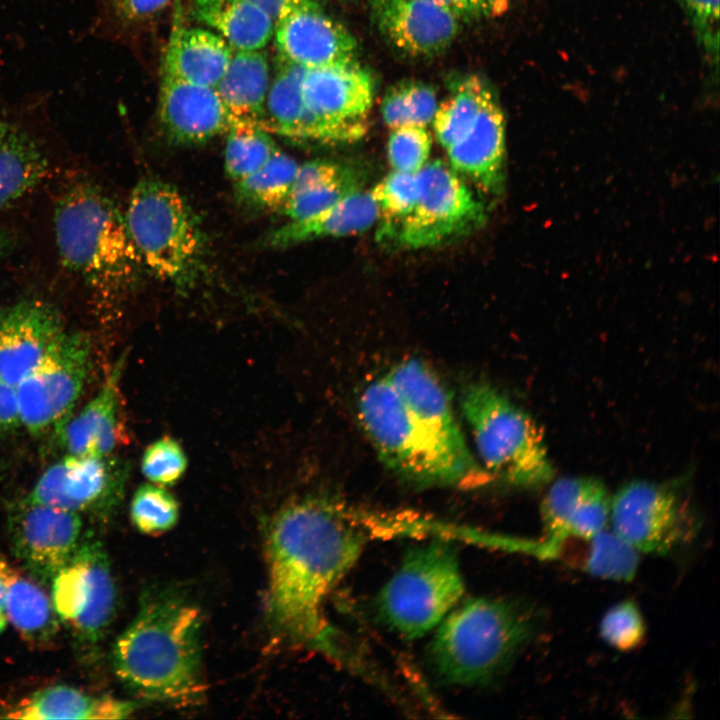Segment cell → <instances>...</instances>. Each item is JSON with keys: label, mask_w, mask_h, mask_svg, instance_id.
<instances>
[{"label": "cell", "mask_w": 720, "mask_h": 720, "mask_svg": "<svg viewBox=\"0 0 720 720\" xmlns=\"http://www.w3.org/2000/svg\"><path fill=\"white\" fill-rule=\"evenodd\" d=\"M9 545L23 570L37 582H51L82 538L80 514L29 502L13 504L7 518Z\"/></svg>", "instance_id": "2e32d148"}, {"label": "cell", "mask_w": 720, "mask_h": 720, "mask_svg": "<svg viewBox=\"0 0 720 720\" xmlns=\"http://www.w3.org/2000/svg\"><path fill=\"white\" fill-rule=\"evenodd\" d=\"M281 60L270 82L257 126L270 134L314 141V131L303 96L306 67Z\"/></svg>", "instance_id": "f546056e"}, {"label": "cell", "mask_w": 720, "mask_h": 720, "mask_svg": "<svg viewBox=\"0 0 720 720\" xmlns=\"http://www.w3.org/2000/svg\"><path fill=\"white\" fill-rule=\"evenodd\" d=\"M375 23L390 44L411 56H431L454 40L459 19L427 0H369Z\"/></svg>", "instance_id": "ffe728a7"}, {"label": "cell", "mask_w": 720, "mask_h": 720, "mask_svg": "<svg viewBox=\"0 0 720 720\" xmlns=\"http://www.w3.org/2000/svg\"><path fill=\"white\" fill-rule=\"evenodd\" d=\"M7 616L5 611V601L2 587L0 585V633L4 630L7 624Z\"/></svg>", "instance_id": "681fc988"}, {"label": "cell", "mask_w": 720, "mask_h": 720, "mask_svg": "<svg viewBox=\"0 0 720 720\" xmlns=\"http://www.w3.org/2000/svg\"><path fill=\"white\" fill-rule=\"evenodd\" d=\"M173 0H103L109 14L120 24L132 26L159 15Z\"/></svg>", "instance_id": "ee69618b"}, {"label": "cell", "mask_w": 720, "mask_h": 720, "mask_svg": "<svg viewBox=\"0 0 720 720\" xmlns=\"http://www.w3.org/2000/svg\"><path fill=\"white\" fill-rule=\"evenodd\" d=\"M460 406L482 467L493 477L533 488L550 482L554 469L534 419L484 381L466 384Z\"/></svg>", "instance_id": "8992f818"}, {"label": "cell", "mask_w": 720, "mask_h": 720, "mask_svg": "<svg viewBox=\"0 0 720 720\" xmlns=\"http://www.w3.org/2000/svg\"><path fill=\"white\" fill-rule=\"evenodd\" d=\"M10 244V238L8 233L0 228V256H2L5 251L8 249V246Z\"/></svg>", "instance_id": "f907efd6"}, {"label": "cell", "mask_w": 720, "mask_h": 720, "mask_svg": "<svg viewBox=\"0 0 720 720\" xmlns=\"http://www.w3.org/2000/svg\"><path fill=\"white\" fill-rule=\"evenodd\" d=\"M611 529L638 552L666 554L690 539L693 524L677 492L645 480L626 483L611 497Z\"/></svg>", "instance_id": "5bb4252c"}, {"label": "cell", "mask_w": 720, "mask_h": 720, "mask_svg": "<svg viewBox=\"0 0 720 720\" xmlns=\"http://www.w3.org/2000/svg\"><path fill=\"white\" fill-rule=\"evenodd\" d=\"M122 360L113 368L98 393L56 431L65 455L110 456L120 437L118 383Z\"/></svg>", "instance_id": "603a6c76"}, {"label": "cell", "mask_w": 720, "mask_h": 720, "mask_svg": "<svg viewBox=\"0 0 720 720\" xmlns=\"http://www.w3.org/2000/svg\"><path fill=\"white\" fill-rule=\"evenodd\" d=\"M686 15L705 59L717 68L719 59V0H676Z\"/></svg>", "instance_id": "7bdbcfd3"}, {"label": "cell", "mask_w": 720, "mask_h": 720, "mask_svg": "<svg viewBox=\"0 0 720 720\" xmlns=\"http://www.w3.org/2000/svg\"><path fill=\"white\" fill-rule=\"evenodd\" d=\"M126 464L110 456L65 455L49 466L24 498L77 514L110 515L119 505Z\"/></svg>", "instance_id": "9a60e30c"}, {"label": "cell", "mask_w": 720, "mask_h": 720, "mask_svg": "<svg viewBox=\"0 0 720 720\" xmlns=\"http://www.w3.org/2000/svg\"><path fill=\"white\" fill-rule=\"evenodd\" d=\"M646 625L638 605L625 600L611 607L600 622V636L611 647L629 651L640 646Z\"/></svg>", "instance_id": "b9f144b4"}, {"label": "cell", "mask_w": 720, "mask_h": 720, "mask_svg": "<svg viewBox=\"0 0 720 720\" xmlns=\"http://www.w3.org/2000/svg\"><path fill=\"white\" fill-rule=\"evenodd\" d=\"M194 16L233 50H259L274 34V21L247 0H192Z\"/></svg>", "instance_id": "4dcf8cb0"}, {"label": "cell", "mask_w": 720, "mask_h": 720, "mask_svg": "<svg viewBox=\"0 0 720 720\" xmlns=\"http://www.w3.org/2000/svg\"><path fill=\"white\" fill-rule=\"evenodd\" d=\"M349 168L327 160L306 162L299 165L290 193L334 181Z\"/></svg>", "instance_id": "bcb514c9"}, {"label": "cell", "mask_w": 720, "mask_h": 720, "mask_svg": "<svg viewBox=\"0 0 720 720\" xmlns=\"http://www.w3.org/2000/svg\"><path fill=\"white\" fill-rule=\"evenodd\" d=\"M159 117L169 139L179 145L207 143L231 127L215 88L190 83L163 72Z\"/></svg>", "instance_id": "44dd1931"}, {"label": "cell", "mask_w": 720, "mask_h": 720, "mask_svg": "<svg viewBox=\"0 0 720 720\" xmlns=\"http://www.w3.org/2000/svg\"><path fill=\"white\" fill-rule=\"evenodd\" d=\"M265 12L276 24L297 0H247Z\"/></svg>", "instance_id": "c3c4849f"}, {"label": "cell", "mask_w": 720, "mask_h": 720, "mask_svg": "<svg viewBox=\"0 0 720 720\" xmlns=\"http://www.w3.org/2000/svg\"><path fill=\"white\" fill-rule=\"evenodd\" d=\"M65 330L47 302L29 299L0 308V379L16 386Z\"/></svg>", "instance_id": "ac0fdd59"}, {"label": "cell", "mask_w": 720, "mask_h": 720, "mask_svg": "<svg viewBox=\"0 0 720 720\" xmlns=\"http://www.w3.org/2000/svg\"><path fill=\"white\" fill-rule=\"evenodd\" d=\"M22 426L16 386L0 379V434Z\"/></svg>", "instance_id": "7dc6e473"}, {"label": "cell", "mask_w": 720, "mask_h": 720, "mask_svg": "<svg viewBox=\"0 0 720 720\" xmlns=\"http://www.w3.org/2000/svg\"><path fill=\"white\" fill-rule=\"evenodd\" d=\"M266 52L234 50L228 68L214 87L231 121L257 125L270 84Z\"/></svg>", "instance_id": "f1b7e54d"}, {"label": "cell", "mask_w": 720, "mask_h": 720, "mask_svg": "<svg viewBox=\"0 0 720 720\" xmlns=\"http://www.w3.org/2000/svg\"><path fill=\"white\" fill-rule=\"evenodd\" d=\"M280 59L306 68L356 61L357 42L315 0H297L275 24Z\"/></svg>", "instance_id": "e0dca14e"}, {"label": "cell", "mask_w": 720, "mask_h": 720, "mask_svg": "<svg viewBox=\"0 0 720 720\" xmlns=\"http://www.w3.org/2000/svg\"><path fill=\"white\" fill-rule=\"evenodd\" d=\"M233 51L212 31L199 27L176 29L167 48L163 72L214 88L226 72Z\"/></svg>", "instance_id": "4316f807"}, {"label": "cell", "mask_w": 720, "mask_h": 720, "mask_svg": "<svg viewBox=\"0 0 720 720\" xmlns=\"http://www.w3.org/2000/svg\"><path fill=\"white\" fill-rule=\"evenodd\" d=\"M577 566L584 572L607 580L631 581L638 570V551L612 529L607 528L584 541Z\"/></svg>", "instance_id": "d6a6232c"}, {"label": "cell", "mask_w": 720, "mask_h": 720, "mask_svg": "<svg viewBox=\"0 0 720 720\" xmlns=\"http://www.w3.org/2000/svg\"><path fill=\"white\" fill-rule=\"evenodd\" d=\"M279 150L270 133L251 123H234L227 131L224 167L239 182L266 164Z\"/></svg>", "instance_id": "e575fe53"}, {"label": "cell", "mask_w": 720, "mask_h": 720, "mask_svg": "<svg viewBox=\"0 0 720 720\" xmlns=\"http://www.w3.org/2000/svg\"><path fill=\"white\" fill-rule=\"evenodd\" d=\"M372 519L320 494L289 500L272 514L265 529L266 616L280 640L336 656L324 604L359 559Z\"/></svg>", "instance_id": "6da1fadb"}, {"label": "cell", "mask_w": 720, "mask_h": 720, "mask_svg": "<svg viewBox=\"0 0 720 720\" xmlns=\"http://www.w3.org/2000/svg\"><path fill=\"white\" fill-rule=\"evenodd\" d=\"M54 232L59 256L97 300L130 292L144 266L125 216L100 188L79 182L58 199Z\"/></svg>", "instance_id": "3957f363"}, {"label": "cell", "mask_w": 720, "mask_h": 720, "mask_svg": "<svg viewBox=\"0 0 720 720\" xmlns=\"http://www.w3.org/2000/svg\"><path fill=\"white\" fill-rule=\"evenodd\" d=\"M357 410L362 429L388 468L418 486H446L439 462L386 373L364 387Z\"/></svg>", "instance_id": "8fae6325"}, {"label": "cell", "mask_w": 720, "mask_h": 720, "mask_svg": "<svg viewBox=\"0 0 720 720\" xmlns=\"http://www.w3.org/2000/svg\"><path fill=\"white\" fill-rule=\"evenodd\" d=\"M187 464L181 444L165 435L146 447L141 458V471L151 483L167 487L183 477Z\"/></svg>", "instance_id": "ab89813d"}, {"label": "cell", "mask_w": 720, "mask_h": 720, "mask_svg": "<svg viewBox=\"0 0 720 720\" xmlns=\"http://www.w3.org/2000/svg\"><path fill=\"white\" fill-rule=\"evenodd\" d=\"M465 591L454 545L434 540L409 550L376 598L380 620L407 639L427 634Z\"/></svg>", "instance_id": "52a82bcc"}, {"label": "cell", "mask_w": 720, "mask_h": 720, "mask_svg": "<svg viewBox=\"0 0 720 720\" xmlns=\"http://www.w3.org/2000/svg\"><path fill=\"white\" fill-rule=\"evenodd\" d=\"M399 391L452 487H477L492 476L472 455L452 400L437 375L422 361L406 359L386 372Z\"/></svg>", "instance_id": "ba28073f"}, {"label": "cell", "mask_w": 720, "mask_h": 720, "mask_svg": "<svg viewBox=\"0 0 720 720\" xmlns=\"http://www.w3.org/2000/svg\"><path fill=\"white\" fill-rule=\"evenodd\" d=\"M51 602L61 623L84 653H95L116 610V588L102 541L86 533L53 577Z\"/></svg>", "instance_id": "9c48e42d"}, {"label": "cell", "mask_w": 720, "mask_h": 720, "mask_svg": "<svg viewBox=\"0 0 720 720\" xmlns=\"http://www.w3.org/2000/svg\"><path fill=\"white\" fill-rule=\"evenodd\" d=\"M138 703L110 696H94L67 685L40 689L0 714V718L50 719H125Z\"/></svg>", "instance_id": "d4e9b609"}, {"label": "cell", "mask_w": 720, "mask_h": 720, "mask_svg": "<svg viewBox=\"0 0 720 720\" xmlns=\"http://www.w3.org/2000/svg\"><path fill=\"white\" fill-rule=\"evenodd\" d=\"M302 96L313 125L314 141L351 142L366 132L374 80L357 61L307 68Z\"/></svg>", "instance_id": "4fadbf2b"}, {"label": "cell", "mask_w": 720, "mask_h": 720, "mask_svg": "<svg viewBox=\"0 0 720 720\" xmlns=\"http://www.w3.org/2000/svg\"><path fill=\"white\" fill-rule=\"evenodd\" d=\"M382 220L380 229L388 228L410 213L418 196L417 173L393 170L370 191Z\"/></svg>", "instance_id": "f35d334b"}, {"label": "cell", "mask_w": 720, "mask_h": 720, "mask_svg": "<svg viewBox=\"0 0 720 720\" xmlns=\"http://www.w3.org/2000/svg\"><path fill=\"white\" fill-rule=\"evenodd\" d=\"M449 166L484 194L498 196L504 188L505 120L494 92L486 99L467 131L445 149Z\"/></svg>", "instance_id": "7402d4cb"}, {"label": "cell", "mask_w": 720, "mask_h": 720, "mask_svg": "<svg viewBox=\"0 0 720 720\" xmlns=\"http://www.w3.org/2000/svg\"><path fill=\"white\" fill-rule=\"evenodd\" d=\"M379 220V211L370 192L361 189L322 211L300 220H289L266 238L272 248H288L322 238L360 234Z\"/></svg>", "instance_id": "cb8c5ba5"}, {"label": "cell", "mask_w": 720, "mask_h": 720, "mask_svg": "<svg viewBox=\"0 0 720 720\" xmlns=\"http://www.w3.org/2000/svg\"><path fill=\"white\" fill-rule=\"evenodd\" d=\"M611 497L601 481L589 476L562 477L545 494L540 514L544 541L590 538L607 528Z\"/></svg>", "instance_id": "d6986e66"}, {"label": "cell", "mask_w": 720, "mask_h": 720, "mask_svg": "<svg viewBox=\"0 0 720 720\" xmlns=\"http://www.w3.org/2000/svg\"><path fill=\"white\" fill-rule=\"evenodd\" d=\"M90 363L88 335L65 330L16 385L22 426L30 434L57 431L65 423L82 393Z\"/></svg>", "instance_id": "7c38bea8"}, {"label": "cell", "mask_w": 720, "mask_h": 720, "mask_svg": "<svg viewBox=\"0 0 720 720\" xmlns=\"http://www.w3.org/2000/svg\"><path fill=\"white\" fill-rule=\"evenodd\" d=\"M0 585L7 620L33 646L52 642L59 631V619L51 598L39 582L15 568L0 554Z\"/></svg>", "instance_id": "484cf974"}, {"label": "cell", "mask_w": 720, "mask_h": 720, "mask_svg": "<svg viewBox=\"0 0 720 720\" xmlns=\"http://www.w3.org/2000/svg\"><path fill=\"white\" fill-rule=\"evenodd\" d=\"M435 90L417 80H403L390 87L382 100L383 120L391 129L405 126H426L437 109Z\"/></svg>", "instance_id": "d590c367"}, {"label": "cell", "mask_w": 720, "mask_h": 720, "mask_svg": "<svg viewBox=\"0 0 720 720\" xmlns=\"http://www.w3.org/2000/svg\"><path fill=\"white\" fill-rule=\"evenodd\" d=\"M48 166L36 139L0 115V210L37 187L46 177Z\"/></svg>", "instance_id": "83f0119b"}, {"label": "cell", "mask_w": 720, "mask_h": 720, "mask_svg": "<svg viewBox=\"0 0 720 720\" xmlns=\"http://www.w3.org/2000/svg\"><path fill=\"white\" fill-rule=\"evenodd\" d=\"M492 93L493 90L480 76L470 75L437 106L432 121L435 136L444 149L467 131Z\"/></svg>", "instance_id": "1f68e13d"}, {"label": "cell", "mask_w": 720, "mask_h": 720, "mask_svg": "<svg viewBox=\"0 0 720 720\" xmlns=\"http://www.w3.org/2000/svg\"><path fill=\"white\" fill-rule=\"evenodd\" d=\"M360 187V175L350 167L334 181L291 192L280 212L289 220L304 219L328 208Z\"/></svg>", "instance_id": "74e56055"}, {"label": "cell", "mask_w": 720, "mask_h": 720, "mask_svg": "<svg viewBox=\"0 0 720 720\" xmlns=\"http://www.w3.org/2000/svg\"><path fill=\"white\" fill-rule=\"evenodd\" d=\"M144 266L186 291L202 274L206 240L198 215L176 187L159 178H141L125 215Z\"/></svg>", "instance_id": "5b68a950"}, {"label": "cell", "mask_w": 720, "mask_h": 720, "mask_svg": "<svg viewBox=\"0 0 720 720\" xmlns=\"http://www.w3.org/2000/svg\"><path fill=\"white\" fill-rule=\"evenodd\" d=\"M440 623L429 647L435 675L448 685L479 686L496 679L533 639L540 616L520 601L475 597Z\"/></svg>", "instance_id": "277c9868"}, {"label": "cell", "mask_w": 720, "mask_h": 720, "mask_svg": "<svg viewBox=\"0 0 720 720\" xmlns=\"http://www.w3.org/2000/svg\"><path fill=\"white\" fill-rule=\"evenodd\" d=\"M130 517L136 529L143 534L163 533L177 523L179 504L165 487L145 483L133 494Z\"/></svg>", "instance_id": "8d00e7d4"}, {"label": "cell", "mask_w": 720, "mask_h": 720, "mask_svg": "<svg viewBox=\"0 0 720 720\" xmlns=\"http://www.w3.org/2000/svg\"><path fill=\"white\" fill-rule=\"evenodd\" d=\"M299 164L280 149L256 172L234 183L238 198L256 208L280 211L289 196Z\"/></svg>", "instance_id": "836d02e7"}, {"label": "cell", "mask_w": 720, "mask_h": 720, "mask_svg": "<svg viewBox=\"0 0 720 720\" xmlns=\"http://www.w3.org/2000/svg\"><path fill=\"white\" fill-rule=\"evenodd\" d=\"M431 145V135L425 126L393 128L387 142L388 161L393 170L416 174L427 163Z\"/></svg>", "instance_id": "60d3db41"}, {"label": "cell", "mask_w": 720, "mask_h": 720, "mask_svg": "<svg viewBox=\"0 0 720 720\" xmlns=\"http://www.w3.org/2000/svg\"><path fill=\"white\" fill-rule=\"evenodd\" d=\"M3 471H4V470H3V466H2V464L0 463V479H1V477H2Z\"/></svg>", "instance_id": "816d5d0a"}, {"label": "cell", "mask_w": 720, "mask_h": 720, "mask_svg": "<svg viewBox=\"0 0 720 720\" xmlns=\"http://www.w3.org/2000/svg\"><path fill=\"white\" fill-rule=\"evenodd\" d=\"M452 13L458 19H482L499 16L509 0H427Z\"/></svg>", "instance_id": "f6af8a7d"}, {"label": "cell", "mask_w": 720, "mask_h": 720, "mask_svg": "<svg viewBox=\"0 0 720 720\" xmlns=\"http://www.w3.org/2000/svg\"><path fill=\"white\" fill-rule=\"evenodd\" d=\"M417 176L414 207L396 224L379 230V240L392 239L408 249L431 248L461 238L485 224L484 204L446 163L427 162Z\"/></svg>", "instance_id": "30bf717a"}, {"label": "cell", "mask_w": 720, "mask_h": 720, "mask_svg": "<svg viewBox=\"0 0 720 720\" xmlns=\"http://www.w3.org/2000/svg\"><path fill=\"white\" fill-rule=\"evenodd\" d=\"M199 606L174 588L144 592L138 611L117 637L112 665L119 680L142 699L179 706L203 694Z\"/></svg>", "instance_id": "7a4b0ae2"}]
</instances>
